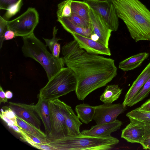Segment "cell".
<instances>
[{
  "label": "cell",
  "mask_w": 150,
  "mask_h": 150,
  "mask_svg": "<svg viewBox=\"0 0 150 150\" xmlns=\"http://www.w3.org/2000/svg\"><path fill=\"white\" fill-rule=\"evenodd\" d=\"M62 54L64 64L75 75V93L79 100H83L117 75V68L113 59L87 52L74 39L62 47Z\"/></svg>",
  "instance_id": "obj_1"
},
{
  "label": "cell",
  "mask_w": 150,
  "mask_h": 150,
  "mask_svg": "<svg viewBox=\"0 0 150 150\" xmlns=\"http://www.w3.org/2000/svg\"><path fill=\"white\" fill-rule=\"evenodd\" d=\"M119 18L136 42L150 41V11L139 0H112Z\"/></svg>",
  "instance_id": "obj_2"
},
{
  "label": "cell",
  "mask_w": 150,
  "mask_h": 150,
  "mask_svg": "<svg viewBox=\"0 0 150 150\" xmlns=\"http://www.w3.org/2000/svg\"><path fill=\"white\" fill-rule=\"evenodd\" d=\"M46 144L48 150H108L113 148L119 140L111 136L105 137L78 135L50 139Z\"/></svg>",
  "instance_id": "obj_3"
},
{
  "label": "cell",
  "mask_w": 150,
  "mask_h": 150,
  "mask_svg": "<svg viewBox=\"0 0 150 150\" xmlns=\"http://www.w3.org/2000/svg\"><path fill=\"white\" fill-rule=\"evenodd\" d=\"M22 51L26 57L39 63L45 70L48 80L61 69L64 64L62 57H56L47 49V45L38 38L33 33L22 37Z\"/></svg>",
  "instance_id": "obj_4"
},
{
  "label": "cell",
  "mask_w": 150,
  "mask_h": 150,
  "mask_svg": "<svg viewBox=\"0 0 150 150\" xmlns=\"http://www.w3.org/2000/svg\"><path fill=\"white\" fill-rule=\"evenodd\" d=\"M77 81L73 71L68 67H63L50 79L40 90L38 98L48 101L58 99L75 91Z\"/></svg>",
  "instance_id": "obj_5"
},
{
  "label": "cell",
  "mask_w": 150,
  "mask_h": 150,
  "mask_svg": "<svg viewBox=\"0 0 150 150\" xmlns=\"http://www.w3.org/2000/svg\"><path fill=\"white\" fill-rule=\"evenodd\" d=\"M65 103L59 98L49 101L51 131L47 136L50 139H57L68 136L64 109Z\"/></svg>",
  "instance_id": "obj_6"
},
{
  "label": "cell",
  "mask_w": 150,
  "mask_h": 150,
  "mask_svg": "<svg viewBox=\"0 0 150 150\" xmlns=\"http://www.w3.org/2000/svg\"><path fill=\"white\" fill-rule=\"evenodd\" d=\"M39 21V15L36 9L29 7L16 18L7 21L8 29L14 31L16 36L23 37L33 33Z\"/></svg>",
  "instance_id": "obj_7"
},
{
  "label": "cell",
  "mask_w": 150,
  "mask_h": 150,
  "mask_svg": "<svg viewBox=\"0 0 150 150\" xmlns=\"http://www.w3.org/2000/svg\"><path fill=\"white\" fill-rule=\"evenodd\" d=\"M83 1L100 16L112 31L117 30L119 25V17L112 0L105 2Z\"/></svg>",
  "instance_id": "obj_8"
},
{
  "label": "cell",
  "mask_w": 150,
  "mask_h": 150,
  "mask_svg": "<svg viewBox=\"0 0 150 150\" xmlns=\"http://www.w3.org/2000/svg\"><path fill=\"white\" fill-rule=\"evenodd\" d=\"M95 107L93 120L96 124L113 122L126 110V106L120 103H104Z\"/></svg>",
  "instance_id": "obj_9"
},
{
  "label": "cell",
  "mask_w": 150,
  "mask_h": 150,
  "mask_svg": "<svg viewBox=\"0 0 150 150\" xmlns=\"http://www.w3.org/2000/svg\"><path fill=\"white\" fill-rule=\"evenodd\" d=\"M9 103V106L17 116L36 128L40 129L41 122L39 117L35 111V105L11 102Z\"/></svg>",
  "instance_id": "obj_10"
},
{
  "label": "cell",
  "mask_w": 150,
  "mask_h": 150,
  "mask_svg": "<svg viewBox=\"0 0 150 150\" xmlns=\"http://www.w3.org/2000/svg\"><path fill=\"white\" fill-rule=\"evenodd\" d=\"M90 22L93 32L98 38V42L108 47L109 42L112 31L108 27L100 16L91 8L89 11Z\"/></svg>",
  "instance_id": "obj_11"
},
{
  "label": "cell",
  "mask_w": 150,
  "mask_h": 150,
  "mask_svg": "<svg viewBox=\"0 0 150 150\" xmlns=\"http://www.w3.org/2000/svg\"><path fill=\"white\" fill-rule=\"evenodd\" d=\"M71 34L79 46L87 52L96 54L111 55V52L109 47L98 41L76 33H72Z\"/></svg>",
  "instance_id": "obj_12"
},
{
  "label": "cell",
  "mask_w": 150,
  "mask_h": 150,
  "mask_svg": "<svg viewBox=\"0 0 150 150\" xmlns=\"http://www.w3.org/2000/svg\"><path fill=\"white\" fill-rule=\"evenodd\" d=\"M123 123L119 120L110 122L93 126L88 130L84 129L80 133L83 135L94 137H105L111 136V134L119 129Z\"/></svg>",
  "instance_id": "obj_13"
},
{
  "label": "cell",
  "mask_w": 150,
  "mask_h": 150,
  "mask_svg": "<svg viewBox=\"0 0 150 150\" xmlns=\"http://www.w3.org/2000/svg\"><path fill=\"white\" fill-rule=\"evenodd\" d=\"M146 131L144 125L130 122L122 130L121 137L128 142L140 144L145 137Z\"/></svg>",
  "instance_id": "obj_14"
},
{
  "label": "cell",
  "mask_w": 150,
  "mask_h": 150,
  "mask_svg": "<svg viewBox=\"0 0 150 150\" xmlns=\"http://www.w3.org/2000/svg\"><path fill=\"white\" fill-rule=\"evenodd\" d=\"M150 77V62L138 76L129 89L122 103L123 105L127 106Z\"/></svg>",
  "instance_id": "obj_15"
},
{
  "label": "cell",
  "mask_w": 150,
  "mask_h": 150,
  "mask_svg": "<svg viewBox=\"0 0 150 150\" xmlns=\"http://www.w3.org/2000/svg\"><path fill=\"white\" fill-rule=\"evenodd\" d=\"M66 125L68 136H75L80 134V128L82 124L71 107L65 103L64 109Z\"/></svg>",
  "instance_id": "obj_16"
},
{
  "label": "cell",
  "mask_w": 150,
  "mask_h": 150,
  "mask_svg": "<svg viewBox=\"0 0 150 150\" xmlns=\"http://www.w3.org/2000/svg\"><path fill=\"white\" fill-rule=\"evenodd\" d=\"M49 101L42 98H39L38 102L35 105V111L43 123L47 136L51 131Z\"/></svg>",
  "instance_id": "obj_17"
},
{
  "label": "cell",
  "mask_w": 150,
  "mask_h": 150,
  "mask_svg": "<svg viewBox=\"0 0 150 150\" xmlns=\"http://www.w3.org/2000/svg\"><path fill=\"white\" fill-rule=\"evenodd\" d=\"M149 56L146 52L140 53L127 58L119 63V68L124 71H128L139 66Z\"/></svg>",
  "instance_id": "obj_18"
},
{
  "label": "cell",
  "mask_w": 150,
  "mask_h": 150,
  "mask_svg": "<svg viewBox=\"0 0 150 150\" xmlns=\"http://www.w3.org/2000/svg\"><path fill=\"white\" fill-rule=\"evenodd\" d=\"M57 21L67 32L74 33L90 38L93 33L92 28L85 29L76 26L71 23L67 18H58Z\"/></svg>",
  "instance_id": "obj_19"
},
{
  "label": "cell",
  "mask_w": 150,
  "mask_h": 150,
  "mask_svg": "<svg viewBox=\"0 0 150 150\" xmlns=\"http://www.w3.org/2000/svg\"><path fill=\"white\" fill-rule=\"evenodd\" d=\"M75 110L79 118L82 122L87 124L93 120L95 106L87 104H81L76 105Z\"/></svg>",
  "instance_id": "obj_20"
},
{
  "label": "cell",
  "mask_w": 150,
  "mask_h": 150,
  "mask_svg": "<svg viewBox=\"0 0 150 150\" xmlns=\"http://www.w3.org/2000/svg\"><path fill=\"white\" fill-rule=\"evenodd\" d=\"M122 91L118 85H108L100 96V100L104 103L111 104L119 98Z\"/></svg>",
  "instance_id": "obj_21"
},
{
  "label": "cell",
  "mask_w": 150,
  "mask_h": 150,
  "mask_svg": "<svg viewBox=\"0 0 150 150\" xmlns=\"http://www.w3.org/2000/svg\"><path fill=\"white\" fill-rule=\"evenodd\" d=\"M126 115L130 122L150 124V112L141 110L137 108L127 112Z\"/></svg>",
  "instance_id": "obj_22"
},
{
  "label": "cell",
  "mask_w": 150,
  "mask_h": 150,
  "mask_svg": "<svg viewBox=\"0 0 150 150\" xmlns=\"http://www.w3.org/2000/svg\"><path fill=\"white\" fill-rule=\"evenodd\" d=\"M72 13L90 22L89 11L90 7L84 1L72 0L71 5Z\"/></svg>",
  "instance_id": "obj_23"
},
{
  "label": "cell",
  "mask_w": 150,
  "mask_h": 150,
  "mask_svg": "<svg viewBox=\"0 0 150 150\" xmlns=\"http://www.w3.org/2000/svg\"><path fill=\"white\" fill-rule=\"evenodd\" d=\"M0 116L9 127L11 128L14 125H18L16 115L9 106H5L2 108Z\"/></svg>",
  "instance_id": "obj_24"
},
{
  "label": "cell",
  "mask_w": 150,
  "mask_h": 150,
  "mask_svg": "<svg viewBox=\"0 0 150 150\" xmlns=\"http://www.w3.org/2000/svg\"><path fill=\"white\" fill-rule=\"evenodd\" d=\"M16 116L18 125L23 130L28 133L44 138H47V135L40 129H39L21 118Z\"/></svg>",
  "instance_id": "obj_25"
},
{
  "label": "cell",
  "mask_w": 150,
  "mask_h": 150,
  "mask_svg": "<svg viewBox=\"0 0 150 150\" xmlns=\"http://www.w3.org/2000/svg\"><path fill=\"white\" fill-rule=\"evenodd\" d=\"M21 139L31 146L36 144H46L49 139L47 137L44 138L27 132L22 129L20 134Z\"/></svg>",
  "instance_id": "obj_26"
},
{
  "label": "cell",
  "mask_w": 150,
  "mask_h": 150,
  "mask_svg": "<svg viewBox=\"0 0 150 150\" xmlns=\"http://www.w3.org/2000/svg\"><path fill=\"white\" fill-rule=\"evenodd\" d=\"M150 93V77L146 81L137 94L132 99L128 106L131 107L147 97Z\"/></svg>",
  "instance_id": "obj_27"
},
{
  "label": "cell",
  "mask_w": 150,
  "mask_h": 150,
  "mask_svg": "<svg viewBox=\"0 0 150 150\" xmlns=\"http://www.w3.org/2000/svg\"><path fill=\"white\" fill-rule=\"evenodd\" d=\"M73 0H66L59 4L57 14V18H67L71 17L72 14L71 3Z\"/></svg>",
  "instance_id": "obj_28"
},
{
  "label": "cell",
  "mask_w": 150,
  "mask_h": 150,
  "mask_svg": "<svg viewBox=\"0 0 150 150\" xmlns=\"http://www.w3.org/2000/svg\"><path fill=\"white\" fill-rule=\"evenodd\" d=\"M67 18L72 23L79 27L85 29L92 28L91 22L76 14L72 13L71 16Z\"/></svg>",
  "instance_id": "obj_29"
},
{
  "label": "cell",
  "mask_w": 150,
  "mask_h": 150,
  "mask_svg": "<svg viewBox=\"0 0 150 150\" xmlns=\"http://www.w3.org/2000/svg\"><path fill=\"white\" fill-rule=\"evenodd\" d=\"M23 4V0H19L11 6L6 10L3 17L6 20L11 18L19 11Z\"/></svg>",
  "instance_id": "obj_30"
},
{
  "label": "cell",
  "mask_w": 150,
  "mask_h": 150,
  "mask_svg": "<svg viewBox=\"0 0 150 150\" xmlns=\"http://www.w3.org/2000/svg\"><path fill=\"white\" fill-rule=\"evenodd\" d=\"M7 21L1 16L0 17V48L2 47L3 42L4 41V34L8 29Z\"/></svg>",
  "instance_id": "obj_31"
},
{
  "label": "cell",
  "mask_w": 150,
  "mask_h": 150,
  "mask_svg": "<svg viewBox=\"0 0 150 150\" xmlns=\"http://www.w3.org/2000/svg\"><path fill=\"white\" fill-rule=\"evenodd\" d=\"M57 30L58 29H57L55 26L54 27L53 37L52 39H50L43 38L45 42L46 45L48 46L51 52L52 51L53 48L55 44L57 43L58 41L61 40L60 39L57 38L56 37Z\"/></svg>",
  "instance_id": "obj_32"
},
{
  "label": "cell",
  "mask_w": 150,
  "mask_h": 150,
  "mask_svg": "<svg viewBox=\"0 0 150 150\" xmlns=\"http://www.w3.org/2000/svg\"><path fill=\"white\" fill-rule=\"evenodd\" d=\"M146 129V133L145 137L140 144L143 149H150V124H143Z\"/></svg>",
  "instance_id": "obj_33"
},
{
  "label": "cell",
  "mask_w": 150,
  "mask_h": 150,
  "mask_svg": "<svg viewBox=\"0 0 150 150\" xmlns=\"http://www.w3.org/2000/svg\"><path fill=\"white\" fill-rule=\"evenodd\" d=\"M19 0H0V9L7 10L12 5Z\"/></svg>",
  "instance_id": "obj_34"
},
{
  "label": "cell",
  "mask_w": 150,
  "mask_h": 150,
  "mask_svg": "<svg viewBox=\"0 0 150 150\" xmlns=\"http://www.w3.org/2000/svg\"><path fill=\"white\" fill-rule=\"evenodd\" d=\"M16 37L15 32L11 30L8 29L5 32L4 38V40L12 39Z\"/></svg>",
  "instance_id": "obj_35"
},
{
  "label": "cell",
  "mask_w": 150,
  "mask_h": 150,
  "mask_svg": "<svg viewBox=\"0 0 150 150\" xmlns=\"http://www.w3.org/2000/svg\"><path fill=\"white\" fill-rule=\"evenodd\" d=\"M61 50L60 45L57 43L54 45L52 53L56 57H59Z\"/></svg>",
  "instance_id": "obj_36"
},
{
  "label": "cell",
  "mask_w": 150,
  "mask_h": 150,
  "mask_svg": "<svg viewBox=\"0 0 150 150\" xmlns=\"http://www.w3.org/2000/svg\"><path fill=\"white\" fill-rule=\"evenodd\" d=\"M138 108L139 110L150 112V98L147 100Z\"/></svg>",
  "instance_id": "obj_37"
},
{
  "label": "cell",
  "mask_w": 150,
  "mask_h": 150,
  "mask_svg": "<svg viewBox=\"0 0 150 150\" xmlns=\"http://www.w3.org/2000/svg\"><path fill=\"white\" fill-rule=\"evenodd\" d=\"M8 102V99L6 98L5 93L3 90L2 88L0 86V103H5Z\"/></svg>",
  "instance_id": "obj_38"
},
{
  "label": "cell",
  "mask_w": 150,
  "mask_h": 150,
  "mask_svg": "<svg viewBox=\"0 0 150 150\" xmlns=\"http://www.w3.org/2000/svg\"><path fill=\"white\" fill-rule=\"evenodd\" d=\"M12 129L16 132L20 134L22 131V129L20 128L18 125H14L11 127Z\"/></svg>",
  "instance_id": "obj_39"
},
{
  "label": "cell",
  "mask_w": 150,
  "mask_h": 150,
  "mask_svg": "<svg viewBox=\"0 0 150 150\" xmlns=\"http://www.w3.org/2000/svg\"><path fill=\"white\" fill-rule=\"evenodd\" d=\"M6 96L8 99L11 98L13 96L12 92L10 91H7L5 92Z\"/></svg>",
  "instance_id": "obj_40"
},
{
  "label": "cell",
  "mask_w": 150,
  "mask_h": 150,
  "mask_svg": "<svg viewBox=\"0 0 150 150\" xmlns=\"http://www.w3.org/2000/svg\"><path fill=\"white\" fill-rule=\"evenodd\" d=\"M90 38L93 40L96 41H98V36L93 32L91 35Z\"/></svg>",
  "instance_id": "obj_41"
},
{
  "label": "cell",
  "mask_w": 150,
  "mask_h": 150,
  "mask_svg": "<svg viewBox=\"0 0 150 150\" xmlns=\"http://www.w3.org/2000/svg\"><path fill=\"white\" fill-rule=\"evenodd\" d=\"M90 0V1H102V2H105V1H111L112 0Z\"/></svg>",
  "instance_id": "obj_42"
},
{
  "label": "cell",
  "mask_w": 150,
  "mask_h": 150,
  "mask_svg": "<svg viewBox=\"0 0 150 150\" xmlns=\"http://www.w3.org/2000/svg\"></svg>",
  "instance_id": "obj_43"
}]
</instances>
